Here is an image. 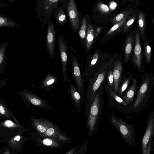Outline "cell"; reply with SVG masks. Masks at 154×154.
I'll list each match as a JSON object with an SVG mask.
<instances>
[{
	"label": "cell",
	"mask_w": 154,
	"mask_h": 154,
	"mask_svg": "<svg viewBox=\"0 0 154 154\" xmlns=\"http://www.w3.org/2000/svg\"><path fill=\"white\" fill-rule=\"evenodd\" d=\"M141 81L137 87L134 101L128 113L138 114L146 108L154 85V76L152 73H145L140 75Z\"/></svg>",
	"instance_id": "1"
},
{
	"label": "cell",
	"mask_w": 154,
	"mask_h": 154,
	"mask_svg": "<svg viewBox=\"0 0 154 154\" xmlns=\"http://www.w3.org/2000/svg\"><path fill=\"white\" fill-rule=\"evenodd\" d=\"M103 84L96 91L95 97L85 116L88 135L89 137L96 133L102 115L104 103Z\"/></svg>",
	"instance_id": "2"
},
{
	"label": "cell",
	"mask_w": 154,
	"mask_h": 154,
	"mask_svg": "<svg viewBox=\"0 0 154 154\" xmlns=\"http://www.w3.org/2000/svg\"><path fill=\"white\" fill-rule=\"evenodd\" d=\"M110 68L109 66H103L89 81L84 100L85 116L88 112L96 91L102 84L106 83V75Z\"/></svg>",
	"instance_id": "3"
},
{
	"label": "cell",
	"mask_w": 154,
	"mask_h": 154,
	"mask_svg": "<svg viewBox=\"0 0 154 154\" xmlns=\"http://www.w3.org/2000/svg\"><path fill=\"white\" fill-rule=\"evenodd\" d=\"M36 7L37 19L42 24V29L44 25L48 24L51 19L54 10L60 4L66 9L68 1L65 0H37Z\"/></svg>",
	"instance_id": "4"
},
{
	"label": "cell",
	"mask_w": 154,
	"mask_h": 154,
	"mask_svg": "<svg viewBox=\"0 0 154 154\" xmlns=\"http://www.w3.org/2000/svg\"><path fill=\"white\" fill-rule=\"evenodd\" d=\"M110 122L117 129L125 142L131 146L136 145L134 124L128 123L113 112H111Z\"/></svg>",
	"instance_id": "5"
},
{
	"label": "cell",
	"mask_w": 154,
	"mask_h": 154,
	"mask_svg": "<svg viewBox=\"0 0 154 154\" xmlns=\"http://www.w3.org/2000/svg\"><path fill=\"white\" fill-rule=\"evenodd\" d=\"M154 131V111L150 114L146 129L142 140V154H150L154 150L153 137Z\"/></svg>",
	"instance_id": "6"
},
{
	"label": "cell",
	"mask_w": 154,
	"mask_h": 154,
	"mask_svg": "<svg viewBox=\"0 0 154 154\" xmlns=\"http://www.w3.org/2000/svg\"><path fill=\"white\" fill-rule=\"evenodd\" d=\"M71 53V58L72 64V72L75 83L76 89L82 95L84 101L85 98V80L83 65H82L81 71L78 58L74 53Z\"/></svg>",
	"instance_id": "7"
},
{
	"label": "cell",
	"mask_w": 154,
	"mask_h": 154,
	"mask_svg": "<svg viewBox=\"0 0 154 154\" xmlns=\"http://www.w3.org/2000/svg\"><path fill=\"white\" fill-rule=\"evenodd\" d=\"M103 87L108 97L109 106L112 107L113 109L116 110L120 112L128 114L130 107L122 98L109 88L105 83L103 84Z\"/></svg>",
	"instance_id": "8"
},
{
	"label": "cell",
	"mask_w": 154,
	"mask_h": 154,
	"mask_svg": "<svg viewBox=\"0 0 154 154\" xmlns=\"http://www.w3.org/2000/svg\"><path fill=\"white\" fill-rule=\"evenodd\" d=\"M42 118L47 128L45 133L42 136L51 138L64 144L71 142L72 139L64 134L55 124L43 116Z\"/></svg>",
	"instance_id": "9"
},
{
	"label": "cell",
	"mask_w": 154,
	"mask_h": 154,
	"mask_svg": "<svg viewBox=\"0 0 154 154\" xmlns=\"http://www.w3.org/2000/svg\"><path fill=\"white\" fill-rule=\"evenodd\" d=\"M20 96L26 105H32L35 107L49 111L51 108L50 104L45 100L41 99L31 91L27 90L20 91Z\"/></svg>",
	"instance_id": "10"
},
{
	"label": "cell",
	"mask_w": 154,
	"mask_h": 154,
	"mask_svg": "<svg viewBox=\"0 0 154 154\" xmlns=\"http://www.w3.org/2000/svg\"><path fill=\"white\" fill-rule=\"evenodd\" d=\"M70 26L73 32L78 33L80 26V14L75 0H69L66 8Z\"/></svg>",
	"instance_id": "11"
},
{
	"label": "cell",
	"mask_w": 154,
	"mask_h": 154,
	"mask_svg": "<svg viewBox=\"0 0 154 154\" xmlns=\"http://www.w3.org/2000/svg\"><path fill=\"white\" fill-rule=\"evenodd\" d=\"M57 41L62 64V70L64 81L67 86L68 84L66 70L68 61V41L61 35H58Z\"/></svg>",
	"instance_id": "12"
},
{
	"label": "cell",
	"mask_w": 154,
	"mask_h": 154,
	"mask_svg": "<svg viewBox=\"0 0 154 154\" xmlns=\"http://www.w3.org/2000/svg\"><path fill=\"white\" fill-rule=\"evenodd\" d=\"M55 34L54 27L51 19L47 28L46 50L51 58L54 57L55 55Z\"/></svg>",
	"instance_id": "13"
},
{
	"label": "cell",
	"mask_w": 154,
	"mask_h": 154,
	"mask_svg": "<svg viewBox=\"0 0 154 154\" xmlns=\"http://www.w3.org/2000/svg\"><path fill=\"white\" fill-rule=\"evenodd\" d=\"M33 139L38 145L53 148H62L64 143L51 138L35 133Z\"/></svg>",
	"instance_id": "14"
},
{
	"label": "cell",
	"mask_w": 154,
	"mask_h": 154,
	"mask_svg": "<svg viewBox=\"0 0 154 154\" xmlns=\"http://www.w3.org/2000/svg\"><path fill=\"white\" fill-rule=\"evenodd\" d=\"M133 61L134 66L136 67L139 72H142L144 68L142 61V50L140 38L138 32L135 35V44L134 48Z\"/></svg>",
	"instance_id": "15"
},
{
	"label": "cell",
	"mask_w": 154,
	"mask_h": 154,
	"mask_svg": "<svg viewBox=\"0 0 154 154\" xmlns=\"http://www.w3.org/2000/svg\"><path fill=\"white\" fill-rule=\"evenodd\" d=\"M134 75L130 72L122 74L119 83L117 94L122 97L131 85Z\"/></svg>",
	"instance_id": "16"
},
{
	"label": "cell",
	"mask_w": 154,
	"mask_h": 154,
	"mask_svg": "<svg viewBox=\"0 0 154 154\" xmlns=\"http://www.w3.org/2000/svg\"><path fill=\"white\" fill-rule=\"evenodd\" d=\"M137 81V79L134 77L128 88L122 97L123 100L130 107L133 103L136 94Z\"/></svg>",
	"instance_id": "17"
},
{
	"label": "cell",
	"mask_w": 154,
	"mask_h": 154,
	"mask_svg": "<svg viewBox=\"0 0 154 154\" xmlns=\"http://www.w3.org/2000/svg\"><path fill=\"white\" fill-rule=\"evenodd\" d=\"M123 65L119 60L116 61L112 69L114 80V92L117 94L118 88L122 75Z\"/></svg>",
	"instance_id": "18"
},
{
	"label": "cell",
	"mask_w": 154,
	"mask_h": 154,
	"mask_svg": "<svg viewBox=\"0 0 154 154\" xmlns=\"http://www.w3.org/2000/svg\"><path fill=\"white\" fill-rule=\"evenodd\" d=\"M69 86L71 98L76 109L80 111L82 109L83 99L80 94L72 84H70Z\"/></svg>",
	"instance_id": "19"
},
{
	"label": "cell",
	"mask_w": 154,
	"mask_h": 154,
	"mask_svg": "<svg viewBox=\"0 0 154 154\" xmlns=\"http://www.w3.org/2000/svg\"><path fill=\"white\" fill-rule=\"evenodd\" d=\"M31 125L36 134L43 136L46 133L47 128L43 119L32 116L31 118Z\"/></svg>",
	"instance_id": "20"
},
{
	"label": "cell",
	"mask_w": 154,
	"mask_h": 154,
	"mask_svg": "<svg viewBox=\"0 0 154 154\" xmlns=\"http://www.w3.org/2000/svg\"><path fill=\"white\" fill-rule=\"evenodd\" d=\"M58 81V79L52 74L48 73L44 81L39 86L40 88H44L50 91Z\"/></svg>",
	"instance_id": "21"
},
{
	"label": "cell",
	"mask_w": 154,
	"mask_h": 154,
	"mask_svg": "<svg viewBox=\"0 0 154 154\" xmlns=\"http://www.w3.org/2000/svg\"><path fill=\"white\" fill-rule=\"evenodd\" d=\"M94 30L93 26L91 24H88L84 45L87 52L89 51L92 46L94 38Z\"/></svg>",
	"instance_id": "22"
},
{
	"label": "cell",
	"mask_w": 154,
	"mask_h": 154,
	"mask_svg": "<svg viewBox=\"0 0 154 154\" xmlns=\"http://www.w3.org/2000/svg\"><path fill=\"white\" fill-rule=\"evenodd\" d=\"M53 15L56 23L63 26L66 20V18L63 8L61 6L57 7L54 11Z\"/></svg>",
	"instance_id": "23"
},
{
	"label": "cell",
	"mask_w": 154,
	"mask_h": 154,
	"mask_svg": "<svg viewBox=\"0 0 154 154\" xmlns=\"http://www.w3.org/2000/svg\"><path fill=\"white\" fill-rule=\"evenodd\" d=\"M133 44V37L130 35L127 38L125 43V64L126 65L131 55Z\"/></svg>",
	"instance_id": "24"
},
{
	"label": "cell",
	"mask_w": 154,
	"mask_h": 154,
	"mask_svg": "<svg viewBox=\"0 0 154 154\" xmlns=\"http://www.w3.org/2000/svg\"><path fill=\"white\" fill-rule=\"evenodd\" d=\"M8 44V42L0 44V73L5 69L6 64L5 52Z\"/></svg>",
	"instance_id": "25"
},
{
	"label": "cell",
	"mask_w": 154,
	"mask_h": 154,
	"mask_svg": "<svg viewBox=\"0 0 154 154\" xmlns=\"http://www.w3.org/2000/svg\"><path fill=\"white\" fill-rule=\"evenodd\" d=\"M88 25L86 18L85 17H84L82 20L81 24L80 26L78 33L81 42L84 46Z\"/></svg>",
	"instance_id": "26"
},
{
	"label": "cell",
	"mask_w": 154,
	"mask_h": 154,
	"mask_svg": "<svg viewBox=\"0 0 154 154\" xmlns=\"http://www.w3.org/2000/svg\"><path fill=\"white\" fill-rule=\"evenodd\" d=\"M3 26L20 28L13 20L6 17L4 15L0 14V27Z\"/></svg>",
	"instance_id": "27"
},
{
	"label": "cell",
	"mask_w": 154,
	"mask_h": 154,
	"mask_svg": "<svg viewBox=\"0 0 154 154\" xmlns=\"http://www.w3.org/2000/svg\"><path fill=\"white\" fill-rule=\"evenodd\" d=\"M13 115L5 103L0 101V116L7 118H12Z\"/></svg>",
	"instance_id": "28"
},
{
	"label": "cell",
	"mask_w": 154,
	"mask_h": 154,
	"mask_svg": "<svg viewBox=\"0 0 154 154\" xmlns=\"http://www.w3.org/2000/svg\"><path fill=\"white\" fill-rule=\"evenodd\" d=\"M107 86L114 91V80L112 69L110 68L108 72L106 78L105 83Z\"/></svg>",
	"instance_id": "29"
},
{
	"label": "cell",
	"mask_w": 154,
	"mask_h": 154,
	"mask_svg": "<svg viewBox=\"0 0 154 154\" xmlns=\"http://www.w3.org/2000/svg\"><path fill=\"white\" fill-rule=\"evenodd\" d=\"M139 29L142 35L143 34L145 30V20L144 14L140 12L138 16Z\"/></svg>",
	"instance_id": "30"
},
{
	"label": "cell",
	"mask_w": 154,
	"mask_h": 154,
	"mask_svg": "<svg viewBox=\"0 0 154 154\" xmlns=\"http://www.w3.org/2000/svg\"><path fill=\"white\" fill-rule=\"evenodd\" d=\"M131 11L128 10L125 11L117 15L113 19L112 22L114 24H116L122 21L124 19L128 18Z\"/></svg>",
	"instance_id": "31"
},
{
	"label": "cell",
	"mask_w": 154,
	"mask_h": 154,
	"mask_svg": "<svg viewBox=\"0 0 154 154\" xmlns=\"http://www.w3.org/2000/svg\"><path fill=\"white\" fill-rule=\"evenodd\" d=\"M89 140H85L74 154H86Z\"/></svg>",
	"instance_id": "32"
},
{
	"label": "cell",
	"mask_w": 154,
	"mask_h": 154,
	"mask_svg": "<svg viewBox=\"0 0 154 154\" xmlns=\"http://www.w3.org/2000/svg\"><path fill=\"white\" fill-rule=\"evenodd\" d=\"M144 50L147 62L148 63H149L151 57V48L147 42L144 44Z\"/></svg>",
	"instance_id": "33"
},
{
	"label": "cell",
	"mask_w": 154,
	"mask_h": 154,
	"mask_svg": "<svg viewBox=\"0 0 154 154\" xmlns=\"http://www.w3.org/2000/svg\"><path fill=\"white\" fill-rule=\"evenodd\" d=\"M127 18L124 19L120 22L114 25L108 32L107 35H109L112 34L118 28L125 23L126 21Z\"/></svg>",
	"instance_id": "34"
},
{
	"label": "cell",
	"mask_w": 154,
	"mask_h": 154,
	"mask_svg": "<svg viewBox=\"0 0 154 154\" xmlns=\"http://www.w3.org/2000/svg\"><path fill=\"white\" fill-rule=\"evenodd\" d=\"M1 125L6 127L16 128L18 127L17 125L10 120H6L1 124Z\"/></svg>",
	"instance_id": "35"
},
{
	"label": "cell",
	"mask_w": 154,
	"mask_h": 154,
	"mask_svg": "<svg viewBox=\"0 0 154 154\" xmlns=\"http://www.w3.org/2000/svg\"><path fill=\"white\" fill-rule=\"evenodd\" d=\"M136 15V14L133 16L127 22L126 21L123 26L124 32H126L128 28L129 27L134 21Z\"/></svg>",
	"instance_id": "36"
},
{
	"label": "cell",
	"mask_w": 154,
	"mask_h": 154,
	"mask_svg": "<svg viewBox=\"0 0 154 154\" xmlns=\"http://www.w3.org/2000/svg\"><path fill=\"white\" fill-rule=\"evenodd\" d=\"M98 8L100 11L102 13H106L109 11L108 6L106 5L100 3L98 5Z\"/></svg>",
	"instance_id": "37"
},
{
	"label": "cell",
	"mask_w": 154,
	"mask_h": 154,
	"mask_svg": "<svg viewBox=\"0 0 154 154\" xmlns=\"http://www.w3.org/2000/svg\"><path fill=\"white\" fill-rule=\"evenodd\" d=\"M80 146V145H76L64 154H74Z\"/></svg>",
	"instance_id": "38"
},
{
	"label": "cell",
	"mask_w": 154,
	"mask_h": 154,
	"mask_svg": "<svg viewBox=\"0 0 154 154\" xmlns=\"http://www.w3.org/2000/svg\"><path fill=\"white\" fill-rule=\"evenodd\" d=\"M117 6L116 3L114 2H111L110 3V7L111 9H114Z\"/></svg>",
	"instance_id": "39"
},
{
	"label": "cell",
	"mask_w": 154,
	"mask_h": 154,
	"mask_svg": "<svg viewBox=\"0 0 154 154\" xmlns=\"http://www.w3.org/2000/svg\"><path fill=\"white\" fill-rule=\"evenodd\" d=\"M6 80H0V88L4 86L6 83Z\"/></svg>",
	"instance_id": "40"
},
{
	"label": "cell",
	"mask_w": 154,
	"mask_h": 154,
	"mask_svg": "<svg viewBox=\"0 0 154 154\" xmlns=\"http://www.w3.org/2000/svg\"><path fill=\"white\" fill-rule=\"evenodd\" d=\"M20 138L21 137L20 135H17L15 137L13 140H14L18 142L19 141Z\"/></svg>",
	"instance_id": "41"
},
{
	"label": "cell",
	"mask_w": 154,
	"mask_h": 154,
	"mask_svg": "<svg viewBox=\"0 0 154 154\" xmlns=\"http://www.w3.org/2000/svg\"><path fill=\"white\" fill-rule=\"evenodd\" d=\"M5 154H9V153L8 152H7Z\"/></svg>",
	"instance_id": "42"
}]
</instances>
